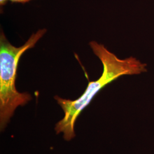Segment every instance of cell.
I'll return each mask as SVG.
<instances>
[{
	"instance_id": "4",
	"label": "cell",
	"mask_w": 154,
	"mask_h": 154,
	"mask_svg": "<svg viewBox=\"0 0 154 154\" xmlns=\"http://www.w3.org/2000/svg\"><path fill=\"white\" fill-rule=\"evenodd\" d=\"M8 0H0V5L4 6L5 5Z\"/></svg>"
},
{
	"instance_id": "3",
	"label": "cell",
	"mask_w": 154,
	"mask_h": 154,
	"mask_svg": "<svg viewBox=\"0 0 154 154\" xmlns=\"http://www.w3.org/2000/svg\"><path fill=\"white\" fill-rule=\"evenodd\" d=\"M8 1H11L12 2H16V3H26L29 1H31V0H8Z\"/></svg>"
},
{
	"instance_id": "2",
	"label": "cell",
	"mask_w": 154,
	"mask_h": 154,
	"mask_svg": "<svg viewBox=\"0 0 154 154\" xmlns=\"http://www.w3.org/2000/svg\"><path fill=\"white\" fill-rule=\"evenodd\" d=\"M40 29L33 34L21 47L14 46L8 41L3 32L0 35V130L8 126L15 111L19 106L26 105L32 99L28 93L17 90L16 81L18 62L22 54L33 48L46 32Z\"/></svg>"
},
{
	"instance_id": "1",
	"label": "cell",
	"mask_w": 154,
	"mask_h": 154,
	"mask_svg": "<svg viewBox=\"0 0 154 154\" xmlns=\"http://www.w3.org/2000/svg\"><path fill=\"white\" fill-rule=\"evenodd\" d=\"M89 46L103 65L101 76L96 81L89 82L85 92L78 99L70 100L57 95L54 97L64 112L63 118L55 124L54 130L57 134H62L66 141H70L75 137V126L78 118L102 88L123 75H137L147 72V65L134 57L119 59L103 45L95 41L90 42Z\"/></svg>"
}]
</instances>
